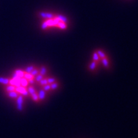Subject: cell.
I'll return each instance as SVG.
<instances>
[{"label": "cell", "mask_w": 138, "mask_h": 138, "mask_svg": "<svg viewBox=\"0 0 138 138\" xmlns=\"http://www.w3.org/2000/svg\"><path fill=\"white\" fill-rule=\"evenodd\" d=\"M40 16L44 19L41 25L42 29H47L48 27H58L61 29H67L68 19L65 16L49 12H41Z\"/></svg>", "instance_id": "6da1fadb"}, {"label": "cell", "mask_w": 138, "mask_h": 138, "mask_svg": "<svg viewBox=\"0 0 138 138\" xmlns=\"http://www.w3.org/2000/svg\"><path fill=\"white\" fill-rule=\"evenodd\" d=\"M16 91L19 93H21L24 95H28V92L27 91L26 89L24 87L22 86H19L17 87L16 88Z\"/></svg>", "instance_id": "7a4b0ae2"}, {"label": "cell", "mask_w": 138, "mask_h": 138, "mask_svg": "<svg viewBox=\"0 0 138 138\" xmlns=\"http://www.w3.org/2000/svg\"><path fill=\"white\" fill-rule=\"evenodd\" d=\"M22 102H23V98L22 96L18 97L17 102V108L19 111H21L22 109Z\"/></svg>", "instance_id": "3957f363"}, {"label": "cell", "mask_w": 138, "mask_h": 138, "mask_svg": "<svg viewBox=\"0 0 138 138\" xmlns=\"http://www.w3.org/2000/svg\"><path fill=\"white\" fill-rule=\"evenodd\" d=\"M38 98H40V100H44L45 97V91L44 89H41L39 91V93H38Z\"/></svg>", "instance_id": "277c9868"}, {"label": "cell", "mask_w": 138, "mask_h": 138, "mask_svg": "<svg viewBox=\"0 0 138 138\" xmlns=\"http://www.w3.org/2000/svg\"><path fill=\"white\" fill-rule=\"evenodd\" d=\"M20 86H22L23 87H26L28 86V81L26 79H25L24 77L20 78Z\"/></svg>", "instance_id": "5b68a950"}, {"label": "cell", "mask_w": 138, "mask_h": 138, "mask_svg": "<svg viewBox=\"0 0 138 138\" xmlns=\"http://www.w3.org/2000/svg\"><path fill=\"white\" fill-rule=\"evenodd\" d=\"M8 95H9V97H12V98H16V97H18L17 93V92H16L15 91H9Z\"/></svg>", "instance_id": "8992f818"}, {"label": "cell", "mask_w": 138, "mask_h": 138, "mask_svg": "<svg viewBox=\"0 0 138 138\" xmlns=\"http://www.w3.org/2000/svg\"><path fill=\"white\" fill-rule=\"evenodd\" d=\"M102 64L104 65L105 67H108L109 66V62H108V60H107V59L106 57L105 58H102Z\"/></svg>", "instance_id": "52a82bcc"}, {"label": "cell", "mask_w": 138, "mask_h": 138, "mask_svg": "<svg viewBox=\"0 0 138 138\" xmlns=\"http://www.w3.org/2000/svg\"><path fill=\"white\" fill-rule=\"evenodd\" d=\"M0 83H2L4 85H7L9 83V80L8 79L3 77H0Z\"/></svg>", "instance_id": "ba28073f"}, {"label": "cell", "mask_w": 138, "mask_h": 138, "mask_svg": "<svg viewBox=\"0 0 138 138\" xmlns=\"http://www.w3.org/2000/svg\"><path fill=\"white\" fill-rule=\"evenodd\" d=\"M25 79H26L27 80H29V79H33V76L30 74V73H25L24 74V77Z\"/></svg>", "instance_id": "9c48e42d"}, {"label": "cell", "mask_w": 138, "mask_h": 138, "mask_svg": "<svg viewBox=\"0 0 138 138\" xmlns=\"http://www.w3.org/2000/svg\"><path fill=\"white\" fill-rule=\"evenodd\" d=\"M46 72H47V69L45 67H42L41 69H40V74H41L42 76H44L46 73Z\"/></svg>", "instance_id": "30bf717a"}, {"label": "cell", "mask_w": 138, "mask_h": 138, "mask_svg": "<svg viewBox=\"0 0 138 138\" xmlns=\"http://www.w3.org/2000/svg\"><path fill=\"white\" fill-rule=\"evenodd\" d=\"M28 93H29L31 94V95L36 93L35 89V88H34L33 87L29 86V88H28Z\"/></svg>", "instance_id": "8fae6325"}, {"label": "cell", "mask_w": 138, "mask_h": 138, "mask_svg": "<svg viewBox=\"0 0 138 138\" xmlns=\"http://www.w3.org/2000/svg\"><path fill=\"white\" fill-rule=\"evenodd\" d=\"M15 73H16L20 78L23 77H24V72L21 71V70H16Z\"/></svg>", "instance_id": "7c38bea8"}, {"label": "cell", "mask_w": 138, "mask_h": 138, "mask_svg": "<svg viewBox=\"0 0 138 138\" xmlns=\"http://www.w3.org/2000/svg\"><path fill=\"white\" fill-rule=\"evenodd\" d=\"M7 91H15L16 90V88L14 86H12V85H10V86H8L7 87V89H6Z\"/></svg>", "instance_id": "4fadbf2b"}, {"label": "cell", "mask_w": 138, "mask_h": 138, "mask_svg": "<svg viewBox=\"0 0 138 138\" xmlns=\"http://www.w3.org/2000/svg\"><path fill=\"white\" fill-rule=\"evenodd\" d=\"M51 89H56L57 88H58V83H56V82H53V83H51Z\"/></svg>", "instance_id": "5bb4252c"}, {"label": "cell", "mask_w": 138, "mask_h": 138, "mask_svg": "<svg viewBox=\"0 0 138 138\" xmlns=\"http://www.w3.org/2000/svg\"><path fill=\"white\" fill-rule=\"evenodd\" d=\"M98 59H99V56H98L97 53V52L94 53L93 55V61H97L98 60Z\"/></svg>", "instance_id": "9a60e30c"}, {"label": "cell", "mask_w": 138, "mask_h": 138, "mask_svg": "<svg viewBox=\"0 0 138 138\" xmlns=\"http://www.w3.org/2000/svg\"><path fill=\"white\" fill-rule=\"evenodd\" d=\"M43 79V76H42L41 74H37V76H35V80L37 82H40V80H42Z\"/></svg>", "instance_id": "2e32d148"}, {"label": "cell", "mask_w": 138, "mask_h": 138, "mask_svg": "<svg viewBox=\"0 0 138 138\" xmlns=\"http://www.w3.org/2000/svg\"><path fill=\"white\" fill-rule=\"evenodd\" d=\"M33 69H34L33 66H29V67H28L26 69L25 72H26V73H30V72H31Z\"/></svg>", "instance_id": "e0dca14e"}, {"label": "cell", "mask_w": 138, "mask_h": 138, "mask_svg": "<svg viewBox=\"0 0 138 138\" xmlns=\"http://www.w3.org/2000/svg\"><path fill=\"white\" fill-rule=\"evenodd\" d=\"M97 54H98V55L99 57H100V58H105L106 57V55H105V54L103 53L102 51H100V50H98V51H97Z\"/></svg>", "instance_id": "ac0fdd59"}, {"label": "cell", "mask_w": 138, "mask_h": 138, "mask_svg": "<svg viewBox=\"0 0 138 138\" xmlns=\"http://www.w3.org/2000/svg\"><path fill=\"white\" fill-rule=\"evenodd\" d=\"M96 65H97V63L96 61H92L90 65H89V69H91V70H94V69H95Z\"/></svg>", "instance_id": "d6986e66"}, {"label": "cell", "mask_w": 138, "mask_h": 138, "mask_svg": "<svg viewBox=\"0 0 138 138\" xmlns=\"http://www.w3.org/2000/svg\"><path fill=\"white\" fill-rule=\"evenodd\" d=\"M40 85H42V86H44V85H47V84H48L47 83V81L46 79H42V80L40 81Z\"/></svg>", "instance_id": "ffe728a7"}, {"label": "cell", "mask_w": 138, "mask_h": 138, "mask_svg": "<svg viewBox=\"0 0 138 138\" xmlns=\"http://www.w3.org/2000/svg\"><path fill=\"white\" fill-rule=\"evenodd\" d=\"M38 70H37V69H33V70H32V71L30 72V74H31V75H32V76L34 77V76H37V75L38 74Z\"/></svg>", "instance_id": "44dd1931"}, {"label": "cell", "mask_w": 138, "mask_h": 138, "mask_svg": "<svg viewBox=\"0 0 138 138\" xmlns=\"http://www.w3.org/2000/svg\"><path fill=\"white\" fill-rule=\"evenodd\" d=\"M50 89H51V86H50V85L47 84V85H45L44 86V90H45V91H49Z\"/></svg>", "instance_id": "7402d4cb"}, {"label": "cell", "mask_w": 138, "mask_h": 138, "mask_svg": "<svg viewBox=\"0 0 138 138\" xmlns=\"http://www.w3.org/2000/svg\"><path fill=\"white\" fill-rule=\"evenodd\" d=\"M47 83L48 84H51L53 82H54L56 81V79H54V78H49V79H47Z\"/></svg>", "instance_id": "603a6c76"}, {"label": "cell", "mask_w": 138, "mask_h": 138, "mask_svg": "<svg viewBox=\"0 0 138 138\" xmlns=\"http://www.w3.org/2000/svg\"><path fill=\"white\" fill-rule=\"evenodd\" d=\"M31 97H32V98L33 99V100H35V101H38V96L37 94V93L33 94V95H31Z\"/></svg>", "instance_id": "cb8c5ba5"}, {"label": "cell", "mask_w": 138, "mask_h": 138, "mask_svg": "<svg viewBox=\"0 0 138 138\" xmlns=\"http://www.w3.org/2000/svg\"><path fill=\"white\" fill-rule=\"evenodd\" d=\"M28 82L30 83V84H33L34 83L33 78V79H29V80H28Z\"/></svg>", "instance_id": "d4e9b609"}]
</instances>
